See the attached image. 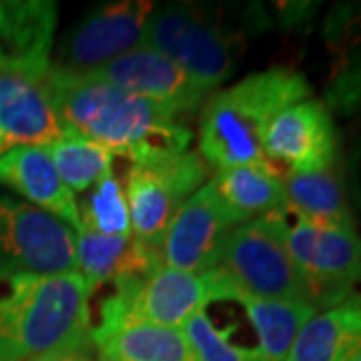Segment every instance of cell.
Returning a JSON list of instances; mask_svg holds the SVG:
<instances>
[{"label":"cell","mask_w":361,"mask_h":361,"mask_svg":"<svg viewBox=\"0 0 361 361\" xmlns=\"http://www.w3.org/2000/svg\"><path fill=\"white\" fill-rule=\"evenodd\" d=\"M52 99L63 127L130 163L189 151L191 130L157 104L94 75L51 68Z\"/></svg>","instance_id":"6da1fadb"},{"label":"cell","mask_w":361,"mask_h":361,"mask_svg":"<svg viewBox=\"0 0 361 361\" xmlns=\"http://www.w3.org/2000/svg\"><path fill=\"white\" fill-rule=\"evenodd\" d=\"M310 97L303 73L285 66L253 73L229 89L215 90L199 116V155L217 171L241 165L275 169L263 155V137L275 116Z\"/></svg>","instance_id":"7a4b0ae2"},{"label":"cell","mask_w":361,"mask_h":361,"mask_svg":"<svg viewBox=\"0 0 361 361\" xmlns=\"http://www.w3.org/2000/svg\"><path fill=\"white\" fill-rule=\"evenodd\" d=\"M90 297L77 271L0 277V361H32L89 337Z\"/></svg>","instance_id":"3957f363"},{"label":"cell","mask_w":361,"mask_h":361,"mask_svg":"<svg viewBox=\"0 0 361 361\" xmlns=\"http://www.w3.org/2000/svg\"><path fill=\"white\" fill-rule=\"evenodd\" d=\"M142 44L173 61L207 94L219 89L235 68L231 35L197 4H155Z\"/></svg>","instance_id":"277c9868"},{"label":"cell","mask_w":361,"mask_h":361,"mask_svg":"<svg viewBox=\"0 0 361 361\" xmlns=\"http://www.w3.org/2000/svg\"><path fill=\"white\" fill-rule=\"evenodd\" d=\"M285 213L241 223L223 247L217 269L247 295L310 303L307 287L285 247Z\"/></svg>","instance_id":"5b68a950"},{"label":"cell","mask_w":361,"mask_h":361,"mask_svg":"<svg viewBox=\"0 0 361 361\" xmlns=\"http://www.w3.org/2000/svg\"><path fill=\"white\" fill-rule=\"evenodd\" d=\"M223 299V273H187L161 267L149 277L115 287L101 305V322L151 323L183 329L193 315Z\"/></svg>","instance_id":"8992f818"},{"label":"cell","mask_w":361,"mask_h":361,"mask_svg":"<svg viewBox=\"0 0 361 361\" xmlns=\"http://www.w3.org/2000/svg\"><path fill=\"white\" fill-rule=\"evenodd\" d=\"M209 165L197 151L130 163L125 173V199L130 231L137 241L161 249L175 213L205 185Z\"/></svg>","instance_id":"52a82bcc"},{"label":"cell","mask_w":361,"mask_h":361,"mask_svg":"<svg viewBox=\"0 0 361 361\" xmlns=\"http://www.w3.org/2000/svg\"><path fill=\"white\" fill-rule=\"evenodd\" d=\"M283 239L307 287L310 303L325 310L355 297L361 283V237L353 229L323 227L283 215Z\"/></svg>","instance_id":"ba28073f"},{"label":"cell","mask_w":361,"mask_h":361,"mask_svg":"<svg viewBox=\"0 0 361 361\" xmlns=\"http://www.w3.org/2000/svg\"><path fill=\"white\" fill-rule=\"evenodd\" d=\"M75 235L49 213L0 195V277L77 271Z\"/></svg>","instance_id":"9c48e42d"},{"label":"cell","mask_w":361,"mask_h":361,"mask_svg":"<svg viewBox=\"0 0 361 361\" xmlns=\"http://www.w3.org/2000/svg\"><path fill=\"white\" fill-rule=\"evenodd\" d=\"M155 4L121 0L94 6L61 40L52 66L68 75H90L139 49Z\"/></svg>","instance_id":"30bf717a"},{"label":"cell","mask_w":361,"mask_h":361,"mask_svg":"<svg viewBox=\"0 0 361 361\" xmlns=\"http://www.w3.org/2000/svg\"><path fill=\"white\" fill-rule=\"evenodd\" d=\"M243 221L221 201L211 183L199 187L169 223L161 257L165 267L187 273L215 269L221 251Z\"/></svg>","instance_id":"8fae6325"},{"label":"cell","mask_w":361,"mask_h":361,"mask_svg":"<svg viewBox=\"0 0 361 361\" xmlns=\"http://www.w3.org/2000/svg\"><path fill=\"white\" fill-rule=\"evenodd\" d=\"M339 137L327 104L315 99L285 109L263 137V155L281 173H313L337 165ZM283 173V175H285Z\"/></svg>","instance_id":"7c38bea8"},{"label":"cell","mask_w":361,"mask_h":361,"mask_svg":"<svg viewBox=\"0 0 361 361\" xmlns=\"http://www.w3.org/2000/svg\"><path fill=\"white\" fill-rule=\"evenodd\" d=\"M90 75L157 104L177 121L195 113L209 97L173 61L145 44Z\"/></svg>","instance_id":"4fadbf2b"},{"label":"cell","mask_w":361,"mask_h":361,"mask_svg":"<svg viewBox=\"0 0 361 361\" xmlns=\"http://www.w3.org/2000/svg\"><path fill=\"white\" fill-rule=\"evenodd\" d=\"M0 185H6L52 217L66 223L75 233L82 231L77 195L61 179L47 147L23 145L0 155Z\"/></svg>","instance_id":"5bb4252c"},{"label":"cell","mask_w":361,"mask_h":361,"mask_svg":"<svg viewBox=\"0 0 361 361\" xmlns=\"http://www.w3.org/2000/svg\"><path fill=\"white\" fill-rule=\"evenodd\" d=\"M77 273L94 293L101 285H125L149 277L165 263L161 249L130 237L80 231L75 235Z\"/></svg>","instance_id":"9a60e30c"},{"label":"cell","mask_w":361,"mask_h":361,"mask_svg":"<svg viewBox=\"0 0 361 361\" xmlns=\"http://www.w3.org/2000/svg\"><path fill=\"white\" fill-rule=\"evenodd\" d=\"M323 40L331 56L325 104L341 115L357 113L361 109V0L334 4L323 25Z\"/></svg>","instance_id":"2e32d148"},{"label":"cell","mask_w":361,"mask_h":361,"mask_svg":"<svg viewBox=\"0 0 361 361\" xmlns=\"http://www.w3.org/2000/svg\"><path fill=\"white\" fill-rule=\"evenodd\" d=\"M59 6L49 0H0V65L47 73Z\"/></svg>","instance_id":"e0dca14e"},{"label":"cell","mask_w":361,"mask_h":361,"mask_svg":"<svg viewBox=\"0 0 361 361\" xmlns=\"http://www.w3.org/2000/svg\"><path fill=\"white\" fill-rule=\"evenodd\" d=\"M90 339L101 361H197L180 329L151 323L101 322Z\"/></svg>","instance_id":"ac0fdd59"},{"label":"cell","mask_w":361,"mask_h":361,"mask_svg":"<svg viewBox=\"0 0 361 361\" xmlns=\"http://www.w3.org/2000/svg\"><path fill=\"white\" fill-rule=\"evenodd\" d=\"M223 277V299L237 301L245 310L247 317L257 334V348L253 349L255 360L287 361L301 327L310 322L311 315L317 310L307 301H279L247 295L233 287L225 273Z\"/></svg>","instance_id":"d6986e66"},{"label":"cell","mask_w":361,"mask_h":361,"mask_svg":"<svg viewBox=\"0 0 361 361\" xmlns=\"http://www.w3.org/2000/svg\"><path fill=\"white\" fill-rule=\"evenodd\" d=\"M361 353V295L315 311L287 361H353Z\"/></svg>","instance_id":"ffe728a7"},{"label":"cell","mask_w":361,"mask_h":361,"mask_svg":"<svg viewBox=\"0 0 361 361\" xmlns=\"http://www.w3.org/2000/svg\"><path fill=\"white\" fill-rule=\"evenodd\" d=\"M287 211L323 227L357 231L355 213L337 165L313 173L281 175Z\"/></svg>","instance_id":"44dd1931"},{"label":"cell","mask_w":361,"mask_h":361,"mask_svg":"<svg viewBox=\"0 0 361 361\" xmlns=\"http://www.w3.org/2000/svg\"><path fill=\"white\" fill-rule=\"evenodd\" d=\"M65 130L52 99L51 71L28 82L0 109V137L4 149L23 145L47 147Z\"/></svg>","instance_id":"7402d4cb"},{"label":"cell","mask_w":361,"mask_h":361,"mask_svg":"<svg viewBox=\"0 0 361 361\" xmlns=\"http://www.w3.org/2000/svg\"><path fill=\"white\" fill-rule=\"evenodd\" d=\"M209 183L243 223L287 211L283 180L275 169L257 165L219 169Z\"/></svg>","instance_id":"603a6c76"},{"label":"cell","mask_w":361,"mask_h":361,"mask_svg":"<svg viewBox=\"0 0 361 361\" xmlns=\"http://www.w3.org/2000/svg\"><path fill=\"white\" fill-rule=\"evenodd\" d=\"M61 179L75 195L89 191L113 171V153L97 142L66 129L56 141L47 145Z\"/></svg>","instance_id":"cb8c5ba5"},{"label":"cell","mask_w":361,"mask_h":361,"mask_svg":"<svg viewBox=\"0 0 361 361\" xmlns=\"http://www.w3.org/2000/svg\"><path fill=\"white\" fill-rule=\"evenodd\" d=\"M82 195H85L82 201L80 203L77 201L82 231L115 235V237L133 235L125 189L113 171Z\"/></svg>","instance_id":"d4e9b609"},{"label":"cell","mask_w":361,"mask_h":361,"mask_svg":"<svg viewBox=\"0 0 361 361\" xmlns=\"http://www.w3.org/2000/svg\"><path fill=\"white\" fill-rule=\"evenodd\" d=\"M197 361H257L255 351L233 343L231 329H221L207 311L193 315L180 329Z\"/></svg>","instance_id":"484cf974"},{"label":"cell","mask_w":361,"mask_h":361,"mask_svg":"<svg viewBox=\"0 0 361 361\" xmlns=\"http://www.w3.org/2000/svg\"><path fill=\"white\" fill-rule=\"evenodd\" d=\"M32 361H101V355H99V351H97L89 336L80 339V341L68 343V345H63L59 349H52L49 353H42Z\"/></svg>","instance_id":"4316f807"},{"label":"cell","mask_w":361,"mask_h":361,"mask_svg":"<svg viewBox=\"0 0 361 361\" xmlns=\"http://www.w3.org/2000/svg\"><path fill=\"white\" fill-rule=\"evenodd\" d=\"M351 175H353V195L361 209V142L360 147L353 151V161H351Z\"/></svg>","instance_id":"83f0119b"},{"label":"cell","mask_w":361,"mask_h":361,"mask_svg":"<svg viewBox=\"0 0 361 361\" xmlns=\"http://www.w3.org/2000/svg\"><path fill=\"white\" fill-rule=\"evenodd\" d=\"M4 151H6V149H4V142H2V137H0V155H2Z\"/></svg>","instance_id":"f1b7e54d"},{"label":"cell","mask_w":361,"mask_h":361,"mask_svg":"<svg viewBox=\"0 0 361 361\" xmlns=\"http://www.w3.org/2000/svg\"><path fill=\"white\" fill-rule=\"evenodd\" d=\"M353 361H361V353H360V355H357V357H355V360H353Z\"/></svg>","instance_id":"f546056e"},{"label":"cell","mask_w":361,"mask_h":361,"mask_svg":"<svg viewBox=\"0 0 361 361\" xmlns=\"http://www.w3.org/2000/svg\"><path fill=\"white\" fill-rule=\"evenodd\" d=\"M0 63H2V51H0Z\"/></svg>","instance_id":"4dcf8cb0"}]
</instances>
